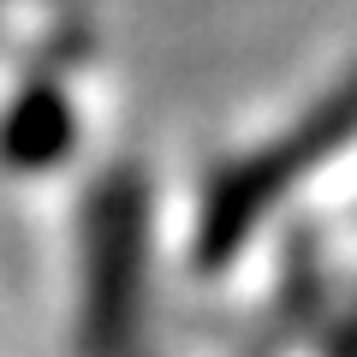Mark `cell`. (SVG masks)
I'll list each match as a JSON object with an SVG mask.
<instances>
[{
  "label": "cell",
  "instance_id": "1",
  "mask_svg": "<svg viewBox=\"0 0 357 357\" xmlns=\"http://www.w3.org/2000/svg\"><path fill=\"white\" fill-rule=\"evenodd\" d=\"M345 137H357V72L340 77V84L310 107V119H298L280 143L232 161L227 173L215 178V197H208V220H203V250L208 256H227L232 244L250 232V220L262 208H274V197L292 185L298 173L321 167Z\"/></svg>",
  "mask_w": 357,
  "mask_h": 357
},
{
  "label": "cell",
  "instance_id": "2",
  "mask_svg": "<svg viewBox=\"0 0 357 357\" xmlns=\"http://www.w3.org/2000/svg\"><path fill=\"white\" fill-rule=\"evenodd\" d=\"M137 178L119 173L102 185L96 197V340H107L114 321H126V304H131V286H137Z\"/></svg>",
  "mask_w": 357,
  "mask_h": 357
},
{
  "label": "cell",
  "instance_id": "3",
  "mask_svg": "<svg viewBox=\"0 0 357 357\" xmlns=\"http://www.w3.org/2000/svg\"><path fill=\"white\" fill-rule=\"evenodd\" d=\"M72 107H66V96H54V89H30L24 102L13 107V119H6V131H0V149H6V161L13 167H48L66 155V143H72Z\"/></svg>",
  "mask_w": 357,
  "mask_h": 357
}]
</instances>
